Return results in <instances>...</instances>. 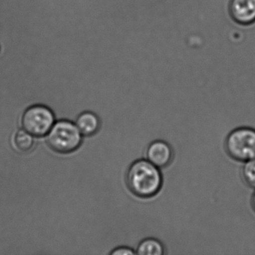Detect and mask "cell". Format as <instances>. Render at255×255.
Instances as JSON below:
<instances>
[{
  "instance_id": "6da1fadb",
  "label": "cell",
  "mask_w": 255,
  "mask_h": 255,
  "mask_svg": "<svg viewBox=\"0 0 255 255\" xmlns=\"http://www.w3.org/2000/svg\"><path fill=\"white\" fill-rule=\"evenodd\" d=\"M128 190L141 199H150L157 195L163 186L160 168L144 159H136L128 167L125 174Z\"/></svg>"
},
{
  "instance_id": "7a4b0ae2",
  "label": "cell",
  "mask_w": 255,
  "mask_h": 255,
  "mask_svg": "<svg viewBox=\"0 0 255 255\" xmlns=\"http://www.w3.org/2000/svg\"><path fill=\"white\" fill-rule=\"evenodd\" d=\"M83 135L75 123L68 119L55 122L46 135V141L51 150L56 153H70L81 145Z\"/></svg>"
},
{
  "instance_id": "3957f363",
  "label": "cell",
  "mask_w": 255,
  "mask_h": 255,
  "mask_svg": "<svg viewBox=\"0 0 255 255\" xmlns=\"http://www.w3.org/2000/svg\"><path fill=\"white\" fill-rule=\"evenodd\" d=\"M227 154L237 162L255 159V129L240 127L227 135L224 144Z\"/></svg>"
},
{
  "instance_id": "277c9868",
  "label": "cell",
  "mask_w": 255,
  "mask_h": 255,
  "mask_svg": "<svg viewBox=\"0 0 255 255\" xmlns=\"http://www.w3.org/2000/svg\"><path fill=\"white\" fill-rule=\"evenodd\" d=\"M44 104L29 106L22 113L21 128L35 137L46 136L56 122L54 112Z\"/></svg>"
},
{
  "instance_id": "5b68a950",
  "label": "cell",
  "mask_w": 255,
  "mask_h": 255,
  "mask_svg": "<svg viewBox=\"0 0 255 255\" xmlns=\"http://www.w3.org/2000/svg\"><path fill=\"white\" fill-rule=\"evenodd\" d=\"M145 159L159 168L169 166L174 158V152L171 144L164 140H154L145 149Z\"/></svg>"
},
{
  "instance_id": "8992f818",
  "label": "cell",
  "mask_w": 255,
  "mask_h": 255,
  "mask_svg": "<svg viewBox=\"0 0 255 255\" xmlns=\"http://www.w3.org/2000/svg\"><path fill=\"white\" fill-rule=\"evenodd\" d=\"M229 10L237 23L241 25L255 23V0H231Z\"/></svg>"
},
{
  "instance_id": "52a82bcc",
  "label": "cell",
  "mask_w": 255,
  "mask_h": 255,
  "mask_svg": "<svg viewBox=\"0 0 255 255\" xmlns=\"http://www.w3.org/2000/svg\"><path fill=\"white\" fill-rule=\"evenodd\" d=\"M75 125L83 136H92L101 129V122L98 115L86 110L77 116Z\"/></svg>"
},
{
  "instance_id": "ba28073f",
  "label": "cell",
  "mask_w": 255,
  "mask_h": 255,
  "mask_svg": "<svg viewBox=\"0 0 255 255\" xmlns=\"http://www.w3.org/2000/svg\"><path fill=\"white\" fill-rule=\"evenodd\" d=\"M32 134L22 129H17L11 138V145L19 153H27L33 148L35 138Z\"/></svg>"
},
{
  "instance_id": "9c48e42d",
  "label": "cell",
  "mask_w": 255,
  "mask_h": 255,
  "mask_svg": "<svg viewBox=\"0 0 255 255\" xmlns=\"http://www.w3.org/2000/svg\"><path fill=\"white\" fill-rule=\"evenodd\" d=\"M135 250L138 255H163L166 253L163 243L153 237L141 240Z\"/></svg>"
},
{
  "instance_id": "30bf717a",
  "label": "cell",
  "mask_w": 255,
  "mask_h": 255,
  "mask_svg": "<svg viewBox=\"0 0 255 255\" xmlns=\"http://www.w3.org/2000/svg\"><path fill=\"white\" fill-rule=\"evenodd\" d=\"M241 174L245 183L252 189H255V159L244 162Z\"/></svg>"
},
{
  "instance_id": "8fae6325",
  "label": "cell",
  "mask_w": 255,
  "mask_h": 255,
  "mask_svg": "<svg viewBox=\"0 0 255 255\" xmlns=\"http://www.w3.org/2000/svg\"><path fill=\"white\" fill-rule=\"evenodd\" d=\"M110 255H136L135 249L128 246H121L115 248L110 252Z\"/></svg>"
},
{
  "instance_id": "7c38bea8",
  "label": "cell",
  "mask_w": 255,
  "mask_h": 255,
  "mask_svg": "<svg viewBox=\"0 0 255 255\" xmlns=\"http://www.w3.org/2000/svg\"><path fill=\"white\" fill-rule=\"evenodd\" d=\"M251 203H252V208H253L255 212V190L254 192L253 195H252Z\"/></svg>"
}]
</instances>
